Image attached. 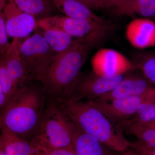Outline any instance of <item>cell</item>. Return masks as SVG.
<instances>
[{"mask_svg":"<svg viewBox=\"0 0 155 155\" xmlns=\"http://www.w3.org/2000/svg\"><path fill=\"white\" fill-rule=\"evenodd\" d=\"M108 32L101 30L75 38L68 50L56 54L40 81L49 99L60 102L70 98L88 54Z\"/></svg>","mask_w":155,"mask_h":155,"instance_id":"6da1fadb","label":"cell"},{"mask_svg":"<svg viewBox=\"0 0 155 155\" xmlns=\"http://www.w3.org/2000/svg\"><path fill=\"white\" fill-rule=\"evenodd\" d=\"M48 100L42 86L27 84L7 102L0 114V127L30 141L38 130Z\"/></svg>","mask_w":155,"mask_h":155,"instance_id":"7a4b0ae2","label":"cell"},{"mask_svg":"<svg viewBox=\"0 0 155 155\" xmlns=\"http://www.w3.org/2000/svg\"><path fill=\"white\" fill-rule=\"evenodd\" d=\"M58 103L77 128L95 137L109 149L122 152L133 147V143L89 100L82 101L69 99Z\"/></svg>","mask_w":155,"mask_h":155,"instance_id":"3957f363","label":"cell"},{"mask_svg":"<svg viewBox=\"0 0 155 155\" xmlns=\"http://www.w3.org/2000/svg\"><path fill=\"white\" fill-rule=\"evenodd\" d=\"M76 127L57 102L49 99L31 144L57 149L72 147Z\"/></svg>","mask_w":155,"mask_h":155,"instance_id":"277c9868","label":"cell"},{"mask_svg":"<svg viewBox=\"0 0 155 155\" xmlns=\"http://www.w3.org/2000/svg\"><path fill=\"white\" fill-rule=\"evenodd\" d=\"M40 31L23 39L19 46L20 58L29 79L39 82L56 54Z\"/></svg>","mask_w":155,"mask_h":155,"instance_id":"5b68a950","label":"cell"},{"mask_svg":"<svg viewBox=\"0 0 155 155\" xmlns=\"http://www.w3.org/2000/svg\"><path fill=\"white\" fill-rule=\"evenodd\" d=\"M22 39L14 38L5 59L0 64V80L7 102L19 88L31 81L19 54V46Z\"/></svg>","mask_w":155,"mask_h":155,"instance_id":"8992f818","label":"cell"},{"mask_svg":"<svg viewBox=\"0 0 155 155\" xmlns=\"http://www.w3.org/2000/svg\"><path fill=\"white\" fill-rule=\"evenodd\" d=\"M38 28L60 30L72 37L80 38L99 31L110 30L111 26L102 25L87 19L56 15L38 19Z\"/></svg>","mask_w":155,"mask_h":155,"instance_id":"52a82bcc","label":"cell"},{"mask_svg":"<svg viewBox=\"0 0 155 155\" xmlns=\"http://www.w3.org/2000/svg\"><path fill=\"white\" fill-rule=\"evenodd\" d=\"M124 77V75H98L93 72L85 75L81 73L69 99H96L112 91Z\"/></svg>","mask_w":155,"mask_h":155,"instance_id":"ba28073f","label":"cell"},{"mask_svg":"<svg viewBox=\"0 0 155 155\" xmlns=\"http://www.w3.org/2000/svg\"><path fill=\"white\" fill-rule=\"evenodd\" d=\"M154 95L155 88L144 94L109 101L89 100L96 108L109 119L122 122L132 117L143 103Z\"/></svg>","mask_w":155,"mask_h":155,"instance_id":"9c48e42d","label":"cell"},{"mask_svg":"<svg viewBox=\"0 0 155 155\" xmlns=\"http://www.w3.org/2000/svg\"><path fill=\"white\" fill-rule=\"evenodd\" d=\"M91 64L93 72L102 75H124L137 68L122 53L110 48L98 51L92 58Z\"/></svg>","mask_w":155,"mask_h":155,"instance_id":"30bf717a","label":"cell"},{"mask_svg":"<svg viewBox=\"0 0 155 155\" xmlns=\"http://www.w3.org/2000/svg\"><path fill=\"white\" fill-rule=\"evenodd\" d=\"M4 9L8 36L24 39L38 28L36 18L21 11L13 2L9 1Z\"/></svg>","mask_w":155,"mask_h":155,"instance_id":"8fae6325","label":"cell"},{"mask_svg":"<svg viewBox=\"0 0 155 155\" xmlns=\"http://www.w3.org/2000/svg\"><path fill=\"white\" fill-rule=\"evenodd\" d=\"M125 35L132 46L144 49L155 46V22L150 19L137 18L127 24Z\"/></svg>","mask_w":155,"mask_h":155,"instance_id":"7c38bea8","label":"cell"},{"mask_svg":"<svg viewBox=\"0 0 155 155\" xmlns=\"http://www.w3.org/2000/svg\"><path fill=\"white\" fill-rule=\"evenodd\" d=\"M155 88L145 77L139 75L124 77L112 91L94 100L109 101L115 99L144 94Z\"/></svg>","mask_w":155,"mask_h":155,"instance_id":"4fadbf2b","label":"cell"},{"mask_svg":"<svg viewBox=\"0 0 155 155\" xmlns=\"http://www.w3.org/2000/svg\"><path fill=\"white\" fill-rule=\"evenodd\" d=\"M72 147L77 155H111L107 147L99 140L77 127L72 137Z\"/></svg>","mask_w":155,"mask_h":155,"instance_id":"5bb4252c","label":"cell"},{"mask_svg":"<svg viewBox=\"0 0 155 155\" xmlns=\"http://www.w3.org/2000/svg\"><path fill=\"white\" fill-rule=\"evenodd\" d=\"M54 8L65 16L94 21L102 25L111 26L103 17L93 13V11L76 0H51Z\"/></svg>","mask_w":155,"mask_h":155,"instance_id":"9a60e30c","label":"cell"},{"mask_svg":"<svg viewBox=\"0 0 155 155\" xmlns=\"http://www.w3.org/2000/svg\"><path fill=\"white\" fill-rule=\"evenodd\" d=\"M0 136L7 155H33L30 142L3 127H0Z\"/></svg>","mask_w":155,"mask_h":155,"instance_id":"2e32d148","label":"cell"},{"mask_svg":"<svg viewBox=\"0 0 155 155\" xmlns=\"http://www.w3.org/2000/svg\"><path fill=\"white\" fill-rule=\"evenodd\" d=\"M21 11L38 19L53 16L54 8L51 0H9Z\"/></svg>","mask_w":155,"mask_h":155,"instance_id":"e0dca14e","label":"cell"},{"mask_svg":"<svg viewBox=\"0 0 155 155\" xmlns=\"http://www.w3.org/2000/svg\"><path fill=\"white\" fill-rule=\"evenodd\" d=\"M138 140L141 145L155 148V127L145 124L127 120L122 122Z\"/></svg>","mask_w":155,"mask_h":155,"instance_id":"ac0fdd59","label":"cell"},{"mask_svg":"<svg viewBox=\"0 0 155 155\" xmlns=\"http://www.w3.org/2000/svg\"><path fill=\"white\" fill-rule=\"evenodd\" d=\"M40 30L50 47L56 54L67 51L71 47L74 41L73 38L61 31L52 29Z\"/></svg>","mask_w":155,"mask_h":155,"instance_id":"d6986e66","label":"cell"},{"mask_svg":"<svg viewBox=\"0 0 155 155\" xmlns=\"http://www.w3.org/2000/svg\"><path fill=\"white\" fill-rule=\"evenodd\" d=\"M124 14H137L143 17L155 16V0H132L123 8Z\"/></svg>","mask_w":155,"mask_h":155,"instance_id":"ffe728a7","label":"cell"},{"mask_svg":"<svg viewBox=\"0 0 155 155\" xmlns=\"http://www.w3.org/2000/svg\"><path fill=\"white\" fill-rule=\"evenodd\" d=\"M131 118L129 121L141 123H150L155 120V95L143 103Z\"/></svg>","mask_w":155,"mask_h":155,"instance_id":"44dd1931","label":"cell"},{"mask_svg":"<svg viewBox=\"0 0 155 155\" xmlns=\"http://www.w3.org/2000/svg\"><path fill=\"white\" fill-rule=\"evenodd\" d=\"M134 64L137 68L141 70L144 77L155 84V56L146 57Z\"/></svg>","mask_w":155,"mask_h":155,"instance_id":"7402d4cb","label":"cell"},{"mask_svg":"<svg viewBox=\"0 0 155 155\" xmlns=\"http://www.w3.org/2000/svg\"><path fill=\"white\" fill-rule=\"evenodd\" d=\"M34 154L40 155H77L72 147L52 149L31 144Z\"/></svg>","mask_w":155,"mask_h":155,"instance_id":"603a6c76","label":"cell"},{"mask_svg":"<svg viewBox=\"0 0 155 155\" xmlns=\"http://www.w3.org/2000/svg\"><path fill=\"white\" fill-rule=\"evenodd\" d=\"M8 36L5 20L2 15L0 14V47L3 49L8 46Z\"/></svg>","mask_w":155,"mask_h":155,"instance_id":"cb8c5ba5","label":"cell"},{"mask_svg":"<svg viewBox=\"0 0 155 155\" xmlns=\"http://www.w3.org/2000/svg\"><path fill=\"white\" fill-rule=\"evenodd\" d=\"M133 148L138 155H155V148H150L141 145L137 142L133 143Z\"/></svg>","mask_w":155,"mask_h":155,"instance_id":"d4e9b609","label":"cell"},{"mask_svg":"<svg viewBox=\"0 0 155 155\" xmlns=\"http://www.w3.org/2000/svg\"><path fill=\"white\" fill-rule=\"evenodd\" d=\"M99 8L108 9L116 7L120 9V5L118 0H98Z\"/></svg>","mask_w":155,"mask_h":155,"instance_id":"484cf974","label":"cell"},{"mask_svg":"<svg viewBox=\"0 0 155 155\" xmlns=\"http://www.w3.org/2000/svg\"><path fill=\"white\" fill-rule=\"evenodd\" d=\"M85 5L92 11L100 8L98 0H76Z\"/></svg>","mask_w":155,"mask_h":155,"instance_id":"4316f807","label":"cell"},{"mask_svg":"<svg viewBox=\"0 0 155 155\" xmlns=\"http://www.w3.org/2000/svg\"><path fill=\"white\" fill-rule=\"evenodd\" d=\"M7 97L4 91V88L0 80V114L7 104Z\"/></svg>","mask_w":155,"mask_h":155,"instance_id":"83f0119b","label":"cell"},{"mask_svg":"<svg viewBox=\"0 0 155 155\" xmlns=\"http://www.w3.org/2000/svg\"><path fill=\"white\" fill-rule=\"evenodd\" d=\"M118 1L120 4V7H121L119 10H120V11H122L124 7L132 0H118Z\"/></svg>","mask_w":155,"mask_h":155,"instance_id":"f1b7e54d","label":"cell"},{"mask_svg":"<svg viewBox=\"0 0 155 155\" xmlns=\"http://www.w3.org/2000/svg\"><path fill=\"white\" fill-rule=\"evenodd\" d=\"M126 150L122 152L123 153L121 155H138L134 150Z\"/></svg>","mask_w":155,"mask_h":155,"instance_id":"f546056e","label":"cell"},{"mask_svg":"<svg viewBox=\"0 0 155 155\" xmlns=\"http://www.w3.org/2000/svg\"><path fill=\"white\" fill-rule=\"evenodd\" d=\"M0 155H7L4 148H3L2 140H1V136H0Z\"/></svg>","mask_w":155,"mask_h":155,"instance_id":"4dcf8cb0","label":"cell"},{"mask_svg":"<svg viewBox=\"0 0 155 155\" xmlns=\"http://www.w3.org/2000/svg\"><path fill=\"white\" fill-rule=\"evenodd\" d=\"M6 1L7 0H0V11L5 8L6 5Z\"/></svg>","mask_w":155,"mask_h":155,"instance_id":"1f68e13d","label":"cell"},{"mask_svg":"<svg viewBox=\"0 0 155 155\" xmlns=\"http://www.w3.org/2000/svg\"><path fill=\"white\" fill-rule=\"evenodd\" d=\"M145 124H148V125H151V126H153L155 127V119L152 122H150V123H145Z\"/></svg>","mask_w":155,"mask_h":155,"instance_id":"d6a6232c","label":"cell"},{"mask_svg":"<svg viewBox=\"0 0 155 155\" xmlns=\"http://www.w3.org/2000/svg\"><path fill=\"white\" fill-rule=\"evenodd\" d=\"M33 155H40L35 154H34Z\"/></svg>","mask_w":155,"mask_h":155,"instance_id":"836d02e7","label":"cell"}]
</instances>
